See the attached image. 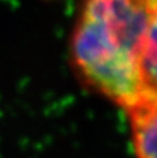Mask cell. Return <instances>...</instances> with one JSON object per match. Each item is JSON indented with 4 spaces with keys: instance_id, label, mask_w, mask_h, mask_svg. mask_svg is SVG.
Masks as SVG:
<instances>
[{
    "instance_id": "cell-1",
    "label": "cell",
    "mask_w": 157,
    "mask_h": 158,
    "mask_svg": "<svg viewBox=\"0 0 157 158\" xmlns=\"http://www.w3.org/2000/svg\"><path fill=\"white\" fill-rule=\"evenodd\" d=\"M148 0H87L72 38V59L87 85L127 109L145 94L140 67Z\"/></svg>"
},
{
    "instance_id": "cell-2",
    "label": "cell",
    "mask_w": 157,
    "mask_h": 158,
    "mask_svg": "<svg viewBox=\"0 0 157 158\" xmlns=\"http://www.w3.org/2000/svg\"><path fill=\"white\" fill-rule=\"evenodd\" d=\"M138 158H157V99L145 94L126 109Z\"/></svg>"
}]
</instances>
